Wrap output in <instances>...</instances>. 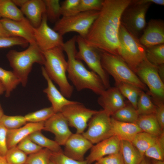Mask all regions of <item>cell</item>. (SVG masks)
I'll return each mask as SVG.
<instances>
[{
	"label": "cell",
	"mask_w": 164,
	"mask_h": 164,
	"mask_svg": "<svg viewBox=\"0 0 164 164\" xmlns=\"http://www.w3.org/2000/svg\"><path fill=\"white\" fill-rule=\"evenodd\" d=\"M41 131L33 132L29 136L30 138L42 148H46L53 152H63V150L55 141L51 140L43 135Z\"/></svg>",
	"instance_id": "obj_29"
},
{
	"label": "cell",
	"mask_w": 164,
	"mask_h": 164,
	"mask_svg": "<svg viewBox=\"0 0 164 164\" xmlns=\"http://www.w3.org/2000/svg\"><path fill=\"white\" fill-rule=\"evenodd\" d=\"M0 22L11 36L22 38L29 44L36 43L35 28L26 18L20 21L1 18Z\"/></svg>",
	"instance_id": "obj_15"
},
{
	"label": "cell",
	"mask_w": 164,
	"mask_h": 164,
	"mask_svg": "<svg viewBox=\"0 0 164 164\" xmlns=\"http://www.w3.org/2000/svg\"><path fill=\"white\" fill-rule=\"evenodd\" d=\"M151 5L130 3L121 15V24L138 39L146 26V14Z\"/></svg>",
	"instance_id": "obj_10"
},
{
	"label": "cell",
	"mask_w": 164,
	"mask_h": 164,
	"mask_svg": "<svg viewBox=\"0 0 164 164\" xmlns=\"http://www.w3.org/2000/svg\"><path fill=\"white\" fill-rule=\"evenodd\" d=\"M5 92V89L4 86L0 81V94H3Z\"/></svg>",
	"instance_id": "obj_54"
},
{
	"label": "cell",
	"mask_w": 164,
	"mask_h": 164,
	"mask_svg": "<svg viewBox=\"0 0 164 164\" xmlns=\"http://www.w3.org/2000/svg\"><path fill=\"white\" fill-rule=\"evenodd\" d=\"M16 146L27 155L36 153L43 148L32 141L29 136L22 140Z\"/></svg>",
	"instance_id": "obj_42"
},
{
	"label": "cell",
	"mask_w": 164,
	"mask_h": 164,
	"mask_svg": "<svg viewBox=\"0 0 164 164\" xmlns=\"http://www.w3.org/2000/svg\"><path fill=\"white\" fill-rule=\"evenodd\" d=\"M111 118L112 135L117 137L121 140L131 142L138 133L142 132L136 123L119 121L112 117Z\"/></svg>",
	"instance_id": "obj_23"
},
{
	"label": "cell",
	"mask_w": 164,
	"mask_h": 164,
	"mask_svg": "<svg viewBox=\"0 0 164 164\" xmlns=\"http://www.w3.org/2000/svg\"><path fill=\"white\" fill-rule=\"evenodd\" d=\"M44 122H29L19 128L8 130L7 142L8 149L16 146L22 140L33 132L43 130Z\"/></svg>",
	"instance_id": "obj_21"
},
{
	"label": "cell",
	"mask_w": 164,
	"mask_h": 164,
	"mask_svg": "<svg viewBox=\"0 0 164 164\" xmlns=\"http://www.w3.org/2000/svg\"><path fill=\"white\" fill-rule=\"evenodd\" d=\"M4 114L3 110L0 104V121Z\"/></svg>",
	"instance_id": "obj_55"
},
{
	"label": "cell",
	"mask_w": 164,
	"mask_h": 164,
	"mask_svg": "<svg viewBox=\"0 0 164 164\" xmlns=\"http://www.w3.org/2000/svg\"><path fill=\"white\" fill-rule=\"evenodd\" d=\"M117 87L123 96L128 99L132 106L137 109V103L142 90L132 84L123 82L116 83Z\"/></svg>",
	"instance_id": "obj_30"
},
{
	"label": "cell",
	"mask_w": 164,
	"mask_h": 164,
	"mask_svg": "<svg viewBox=\"0 0 164 164\" xmlns=\"http://www.w3.org/2000/svg\"><path fill=\"white\" fill-rule=\"evenodd\" d=\"M152 164H164V161H161L151 159L150 160Z\"/></svg>",
	"instance_id": "obj_52"
},
{
	"label": "cell",
	"mask_w": 164,
	"mask_h": 164,
	"mask_svg": "<svg viewBox=\"0 0 164 164\" xmlns=\"http://www.w3.org/2000/svg\"><path fill=\"white\" fill-rule=\"evenodd\" d=\"M140 164H152L150 160L148 158L144 156Z\"/></svg>",
	"instance_id": "obj_51"
},
{
	"label": "cell",
	"mask_w": 164,
	"mask_h": 164,
	"mask_svg": "<svg viewBox=\"0 0 164 164\" xmlns=\"http://www.w3.org/2000/svg\"><path fill=\"white\" fill-rule=\"evenodd\" d=\"M52 152L46 148L29 155L25 164H49Z\"/></svg>",
	"instance_id": "obj_39"
},
{
	"label": "cell",
	"mask_w": 164,
	"mask_h": 164,
	"mask_svg": "<svg viewBox=\"0 0 164 164\" xmlns=\"http://www.w3.org/2000/svg\"><path fill=\"white\" fill-rule=\"evenodd\" d=\"M27 157L16 146L8 149L5 156L8 164H25Z\"/></svg>",
	"instance_id": "obj_38"
},
{
	"label": "cell",
	"mask_w": 164,
	"mask_h": 164,
	"mask_svg": "<svg viewBox=\"0 0 164 164\" xmlns=\"http://www.w3.org/2000/svg\"><path fill=\"white\" fill-rule=\"evenodd\" d=\"M120 152L124 164H140L144 156L140 154L131 142L121 140Z\"/></svg>",
	"instance_id": "obj_25"
},
{
	"label": "cell",
	"mask_w": 164,
	"mask_h": 164,
	"mask_svg": "<svg viewBox=\"0 0 164 164\" xmlns=\"http://www.w3.org/2000/svg\"><path fill=\"white\" fill-rule=\"evenodd\" d=\"M118 38L119 56L135 73L138 66L146 58V48L141 44L138 38L121 24Z\"/></svg>",
	"instance_id": "obj_6"
},
{
	"label": "cell",
	"mask_w": 164,
	"mask_h": 164,
	"mask_svg": "<svg viewBox=\"0 0 164 164\" xmlns=\"http://www.w3.org/2000/svg\"><path fill=\"white\" fill-rule=\"evenodd\" d=\"M41 70L47 84V87L43 92L46 94L55 113L61 112L64 107L76 102L68 100L59 91L49 76L44 66L42 67Z\"/></svg>",
	"instance_id": "obj_20"
},
{
	"label": "cell",
	"mask_w": 164,
	"mask_h": 164,
	"mask_svg": "<svg viewBox=\"0 0 164 164\" xmlns=\"http://www.w3.org/2000/svg\"><path fill=\"white\" fill-rule=\"evenodd\" d=\"M50 161L54 164H87L85 160L77 161L67 157L63 152H52Z\"/></svg>",
	"instance_id": "obj_44"
},
{
	"label": "cell",
	"mask_w": 164,
	"mask_h": 164,
	"mask_svg": "<svg viewBox=\"0 0 164 164\" xmlns=\"http://www.w3.org/2000/svg\"><path fill=\"white\" fill-rule=\"evenodd\" d=\"M46 5L45 14L48 20L55 23L61 15L60 5L59 0H44Z\"/></svg>",
	"instance_id": "obj_36"
},
{
	"label": "cell",
	"mask_w": 164,
	"mask_h": 164,
	"mask_svg": "<svg viewBox=\"0 0 164 164\" xmlns=\"http://www.w3.org/2000/svg\"><path fill=\"white\" fill-rule=\"evenodd\" d=\"M158 137L141 132L135 135L131 142L142 155L144 156L145 152L154 143Z\"/></svg>",
	"instance_id": "obj_27"
},
{
	"label": "cell",
	"mask_w": 164,
	"mask_h": 164,
	"mask_svg": "<svg viewBox=\"0 0 164 164\" xmlns=\"http://www.w3.org/2000/svg\"><path fill=\"white\" fill-rule=\"evenodd\" d=\"M0 164H8L5 156L0 155Z\"/></svg>",
	"instance_id": "obj_53"
},
{
	"label": "cell",
	"mask_w": 164,
	"mask_h": 164,
	"mask_svg": "<svg viewBox=\"0 0 164 164\" xmlns=\"http://www.w3.org/2000/svg\"><path fill=\"white\" fill-rule=\"evenodd\" d=\"M156 106L149 96L142 91L139 96L136 110L139 115L155 114Z\"/></svg>",
	"instance_id": "obj_32"
},
{
	"label": "cell",
	"mask_w": 164,
	"mask_h": 164,
	"mask_svg": "<svg viewBox=\"0 0 164 164\" xmlns=\"http://www.w3.org/2000/svg\"><path fill=\"white\" fill-rule=\"evenodd\" d=\"M76 42L78 50L75 54L76 58L84 61L91 70L100 77L106 89L110 87L108 77L101 64V51L88 45L79 35L77 36Z\"/></svg>",
	"instance_id": "obj_8"
},
{
	"label": "cell",
	"mask_w": 164,
	"mask_h": 164,
	"mask_svg": "<svg viewBox=\"0 0 164 164\" xmlns=\"http://www.w3.org/2000/svg\"><path fill=\"white\" fill-rule=\"evenodd\" d=\"M27 122L24 116H9L4 114L0 121V124L8 130L19 128Z\"/></svg>",
	"instance_id": "obj_37"
},
{
	"label": "cell",
	"mask_w": 164,
	"mask_h": 164,
	"mask_svg": "<svg viewBox=\"0 0 164 164\" xmlns=\"http://www.w3.org/2000/svg\"><path fill=\"white\" fill-rule=\"evenodd\" d=\"M99 13V11H92L62 16L55 23L53 29L62 36L69 32H75L84 38Z\"/></svg>",
	"instance_id": "obj_7"
},
{
	"label": "cell",
	"mask_w": 164,
	"mask_h": 164,
	"mask_svg": "<svg viewBox=\"0 0 164 164\" xmlns=\"http://www.w3.org/2000/svg\"><path fill=\"white\" fill-rule=\"evenodd\" d=\"M120 142L119 138L113 135L93 145L85 159L87 164H91L105 156L119 152Z\"/></svg>",
	"instance_id": "obj_18"
},
{
	"label": "cell",
	"mask_w": 164,
	"mask_h": 164,
	"mask_svg": "<svg viewBox=\"0 0 164 164\" xmlns=\"http://www.w3.org/2000/svg\"><path fill=\"white\" fill-rule=\"evenodd\" d=\"M135 123L142 132L157 137L164 131L161 129L155 114L139 115Z\"/></svg>",
	"instance_id": "obj_24"
},
{
	"label": "cell",
	"mask_w": 164,
	"mask_h": 164,
	"mask_svg": "<svg viewBox=\"0 0 164 164\" xmlns=\"http://www.w3.org/2000/svg\"><path fill=\"white\" fill-rule=\"evenodd\" d=\"M63 51L62 47H58L43 52L45 59L44 67L50 78L58 86L62 94L70 98L73 88L66 75L68 63Z\"/></svg>",
	"instance_id": "obj_4"
},
{
	"label": "cell",
	"mask_w": 164,
	"mask_h": 164,
	"mask_svg": "<svg viewBox=\"0 0 164 164\" xmlns=\"http://www.w3.org/2000/svg\"><path fill=\"white\" fill-rule=\"evenodd\" d=\"M93 145L82 134L72 133L64 145L63 153L67 157L75 160L84 161L85 153Z\"/></svg>",
	"instance_id": "obj_16"
},
{
	"label": "cell",
	"mask_w": 164,
	"mask_h": 164,
	"mask_svg": "<svg viewBox=\"0 0 164 164\" xmlns=\"http://www.w3.org/2000/svg\"><path fill=\"white\" fill-rule=\"evenodd\" d=\"M49 164H54L51 161H50Z\"/></svg>",
	"instance_id": "obj_56"
},
{
	"label": "cell",
	"mask_w": 164,
	"mask_h": 164,
	"mask_svg": "<svg viewBox=\"0 0 164 164\" xmlns=\"http://www.w3.org/2000/svg\"><path fill=\"white\" fill-rule=\"evenodd\" d=\"M29 43L23 39L17 37L0 36V48H9L15 46L27 47Z\"/></svg>",
	"instance_id": "obj_41"
},
{
	"label": "cell",
	"mask_w": 164,
	"mask_h": 164,
	"mask_svg": "<svg viewBox=\"0 0 164 164\" xmlns=\"http://www.w3.org/2000/svg\"><path fill=\"white\" fill-rule=\"evenodd\" d=\"M111 118L103 110L98 111L90 119L87 130L82 134L93 144L112 136Z\"/></svg>",
	"instance_id": "obj_11"
},
{
	"label": "cell",
	"mask_w": 164,
	"mask_h": 164,
	"mask_svg": "<svg viewBox=\"0 0 164 164\" xmlns=\"http://www.w3.org/2000/svg\"><path fill=\"white\" fill-rule=\"evenodd\" d=\"M20 9L32 26L36 28L41 23L46 7L43 0H27Z\"/></svg>",
	"instance_id": "obj_22"
},
{
	"label": "cell",
	"mask_w": 164,
	"mask_h": 164,
	"mask_svg": "<svg viewBox=\"0 0 164 164\" xmlns=\"http://www.w3.org/2000/svg\"><path fill=\"white\" fill-rule=\"evenodd\" d=\"M98 111L87 108L82 104L76 101L64 107L61 112L69 125L75 128L77 133L82 134L87 127L90 119Z\"/></svg>",
	"instance_id": "obj_12"
},
{
	"label": "cell",
	"mask_w": 164,
	"mask_h": 164,
	"mask_svg": "<svg viewBox=\"0 0 164 164\" xmlns=\"http://www.w3.org/2000/svg\"><path fill=\"white\" fill-rule=\"evenodd\" d=\"M103 0H80L79 12L92 11H100L102 6Z\"/></svg>",
	"instance_id": "obj_43"
},
{
	"label": "cell",
	"mask_w": 164,
	"mask_h": 164,
	"mask_svg": "<svg viewBox=\"0 0 164 164\" xmlns=\"http://www.w3.org/2000/svg\"><path fill=\"white\" fill-rule=\"evenodd\" d=\"M80 0H66L60 5V12L62 16H68L78 13Z\"/></svg>",
	"instance_id": "obj_40"
},
{
	"label": "cell",
	"mask_w": 164,
	"mask_h": 164,
	"mask_svg": "<svg viewBox=\"0 0 164 164\" xmlns=\"http://www.w3.org/2000/svg\"><path fill=\"white\" fill-rule=\"evenodd\" d=\"M47 21L45 13L40 25L34 28L36 43L43 52L56 47H63L64 43L63 36L50 27Z\"/></svg>",
	"instance_id": "obj_13"
},
{
	"label": "cell",
	"mask_w": 164,
	"mask_h": 164,
	"mask_svg": "<svg viewBox=\"0 0 164 164\" xmlns=\"http://www.w3.org/2000/svg\"><path fill=\"white\" fill-rule=\"evenodd\" d=\"M68 123L61 112L55 113L44 122L43 129L55 135V141L60 146L64 145L72 134Z\"/></svg>",
	"instance_id": "obj_14"
},
{
	"label": "cell",
	"mask_w": 164,
	"mask_h": 164,
	"mask_svg": "<svg viewBox=\"0 0 164 164\" xmlns=\"http://www.w3.org/2000/svg\"><path fill=\"white\" fill-rule=\"evenodd\" d=\"M1 19V17H0V19Z\"/></svg>",
	"instance_id": "obj_57"
},
{
	"label": "cell",
	"mask_w": 164,
	"mask_h": 164,
	"mask_svg": "<svg viewBox=\"0 0 164 164\" xmlns=\"http://www.w3.org/2000/svg\"><path fill=\"white\" fill-rule=\"evenodd\" d=\"M0 81L5 89V96L9 97L12 91L20 83V81L13 71L5 70L0 67Z\"/></svg>",
	"instance_id": "obj_28"
},
{
	"label": "cell",
	"mask_w": 164,
	"mask_h": 164,
	"mask_svg": "<svg viewBox=\"0 0 164 164\" xmlns=\"http://www.w3.org/2000/svg\"><path fill=\"white\" fill-rule=\"evenodd\" d=\"M8 130L0 124V155L5 156L8 150L7 142Z\"/></svg>",
	"instance_id": "obj_46"
},
{
	"label": "cell",
	"mask_w": 164,
	"mask_h": 164,
	"mask_svg": "<svg viewBox=\"0 0 164 164\" xmlns=\"http://www.w3.org/2000/svg\"><path fill=\"white\" fill-rule=\"evenodd\" d=\"M13 3L17 6L22 7L26 2L27 0H12Z\"/></svg>",
	"instance_id": "obj_50"
},
{
	"label": "cell",
	"mask_w": 164,
	"mask_h": 164,
	"mask_svg": "<svg viewBox=\"0 0 164 164\" xmlns=\"http://www.w3.org/2000/svg\"><path fill=\"white\" fill-rule=\"evenodd\" d=\"M76 37L75 36L64 43L63 47L68 58V78L77 91L87 89L100 95L106 89L101 79L95 73L88 70L75 57Z\"/></svg>",
	"instance_id": "obj_2"
},
{
	"label": "cell",
	"mask_w": 164,
	"mask_h": 164,
	"mask_svg": "<svg viewBox=\"0 0 164 164\" xmlns=\"http://www.w3.org/2000/svg\"><path fill=\"white\" fill-rule=\"evenodd\" d=\"M0 36L12 37L5 29L0 22Z\"/></svg>",
	"instance_id": "obj_49"
},
{
	"label": "cell",
	"mask_w": 164,
	"mask_h": 164,
	"mask_svg": "<svg viewBox=\"0 0 164 164\" xmlns=\"http://www.w3.org/2000/svg\"><path fill=\"white\" fill-rule=\"evenodd\" d=\"M135 73L149 87L150 93L154 98L156 104L163 103L164 84L157 66L150 63L146 58L138 66Z\"/></svg>",
	"instance_id": "obj_9"
},
{
	"label": "cell",
	"mask_w": 164,
	"mask_h": 164,
	"mask_svg": "<svg viewBox=\"0 0 164 164\" xmlns=\"http://www.w3.org/2000/svg\"><path fill=\"white\" fill-rule=\"evenodd\" d=\"M139 116L136 109L132 106L126 105L118 110L111 116L119 121L135 123Z\"/></svg>",
	"instance_id": "obj_33"
},
{
	"label": "cell",
	"mask_w": 164,
	"mask_h": 164,
	"mask_svg": "<svg viewBox=\"0 0 164 164\" xmlns=\"http://www.w3.org/2000/svg\"><path fill=\"white\" fill-rule=\"evenodd\" d=\"M0 17L14 21H20L25 17L11 0H0Z\"/></svg>",
	"instance_id": "obj_26"
},
{
	"label": "cell",
	"mask_w": 164,
	"mask_h": 164,
	"mask_svg": "<svg viewBox=\"0 0 164 164\" xmlns=\"http://www.w3.org/2000/svg\"><path fill=\"white\" fill-rule=\"evenodd\" d=\"M131 0H104L99 15L84 38L98 50L119 56L121 18Z\"/></svg>",
	"instance_id": "obj_1"
},
{
	"label": "cell",
	"mask_w": 164,
	"mask_h": 164,
	"mask_svg": "<svg viewBox=\"0 0 164 164\" xmlns=\"http://www.w3.org/2000/svg\"><path fill=\"white\" fill-rule=\"evenodd\" d=\"M99 95L98 104L110 116L126 105L123 96L117 87H110Z\"/></svg>",
	"instance_id": "obj_19"
},
{
	"label": "cell",
	"mask_w": 164,
	"mask_h": 164,
	"mask_svg": "<svg viewBox=\"0 0 164 164\" xmlns=\"http://www.w3.org/2000/svg\"><path fill=\"white\" fill-rule=\"evenodd\" d=\"M139 39L146 48L164 44V21L161 19L150 20Z\"/></svg>",
	"instance_id": "obj_17"
},
{
	"label": "cell",
	"mask_w": 164,
	"mask_h": 164,
	"mask_svg": "<svg viewBox=\"0 0 164 164\" xmlns=\"http://www.w3.org/2000/svg\"><path fill=\"white\" fill-rule=\"evenodd\" d=\"M131 4H154L158 5H164V0H131Z\"/></svg>",
	"instance_id": "obj_48"
},
{
	"label": "cell",
	"mask_w": 164,
	"mask_h": 164,
	"mask_svg": "<svg viewBox=\"0 0 164 164\" xmlns=\"http://www.w3.org/2000/svg\"><path fill=\"white\" fill-rule=\"evenodd\" d=\"M144 156L152 159L164 161V131L145 152Z\"/></svg>",
	"instance_id": "obj_31"
},
{
	"label": "cell",
	"mask_w": 164,
	"mask_h": 164,
	"mask_svg": "<svg viewBox=\"0 0 164 164\" xmlns=\"http://www.w3.org/2000/svg\"><path fill=\"white\" fill-rule=\"evenodd\" d=\"M6 56L13 72L24 87L26 86L33 64L37 63L44 65L45 62L43 53L36 43L29 44L27 48L22 51L11 50Z\"/></svg>",
	"instance_id": "obj_3"
},
{
	"label": "cell",
	"mask_w": 164,
	"mask_h": 164,
	"mask_svg": "<svg viewBox=\"0 0 164 164\" xmlns=\"http://www.w3.org/2000/svg\"><path fill=\"white\" fill-rule=\"evenodd\" d=\"M55 113L51 106L28 113L24 117L27 122L39 123L44 122Z\"/></svg>",
	"instance_id": "obj_35"
},
{
	"label": "cell",
	"mask_w": 164,
	"mask_h": 164,
	"mask_svg": "<svg viewBox=\"0 0 164 164\" xmlns=\"http://www.w3.org/2000/svg\"><path fill=\"white\" fill-rule=\"evenodd\" d=\"M147 60L153 65L158 66L164 63V44L146 48Z\"/></svg>",
	"instance_id": "obj_34"
},
{
	"label": "cell",
	"mask_w": 164,
	"mask_h": 164,
	"mask_svg": "<svg viewBox=\"0 0 164 164\" xmlns=\"http://www.w3.org/2000/svg\"><path fill=\"white\" fill-rule=\"evenodd\" d=\"M96 162L95 164H124L120 152L107 155Z\"/></svg>",
	"instance_id": "obj_45"
},
{
	"label": "cell",
	"mask_w": 164,
	"mask_h": 164,
	"mask_svg": "<svg viewBox=\"0 0 164 164\" xmlns=\"http://www.w3.org/2000/svg\"><path fill=\"white\" fill-rule=\"evenodd\" d=\"M100 51L102 67L112 76L116 83H127L142 90H147L146 85L120 56Z\"/></svg>",
	"instance_id": "obj_5"
},
{
	"label": "cell",
	"mask_w": 164,
	"mask_h": 164,
	"mask_svg": "<svg viewBox=\"0 0 164 164\" xmlns=\"http://www.w3.org/2000/svg\"><path fill=\"white\" fill-rule=\"evenodd\" d=\"M155 114L156 119L162 130L164 129V104L163 103L156 104Z\"/></svg>",
	"instance_id": "obj_47"
}]
</instances>
